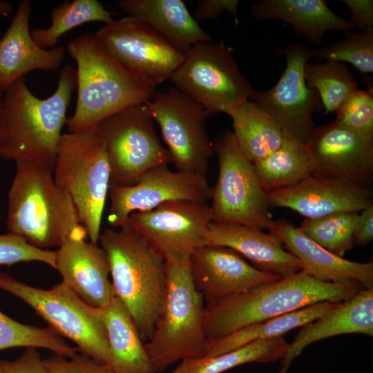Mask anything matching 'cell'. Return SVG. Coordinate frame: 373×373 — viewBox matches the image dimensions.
<instances>
[{
    "label": "cell",
    "mask_w": 373,
    "mask_h": 373,
    "mask_svg": "<svg viewBox=\"0 0 373 373\" xmlns=\"http://www.w3.org/2000/svg\"><path fill=\"white\" fill-rule=\"evenodd\" d=\"M77 86L76 69L64 66L56 90L36 97L20 78L4 91L0 121V158L25 160L52 172L66 112Z\"/></svg>",
    "instance_id": "obj_1"
},
{
    "label": "cell",
    "mask_w": 373,
    "mask_h": 373,
    "mask_svg": "<svg viewBox=\"0 0 373 373\" xmlns=\"http://www.w3.org/2000/svg\"><path fill=\"white\" fill-rule=\"evenodd\" d=\"M363 287L356 281L321 282L300 270L207 303L206 336L208 340L220 338L248 325L322 301L343 302Z\"/></svg>",
    "instance_id": "obj_2"
},
{
    "label": "cell",
    "mask_w": 373,
    "mask_h": 373,
    "mask_svg": "<svg viewBox=\"0 0 373 373\" xmlns=\"http://www.w3.org/2000/svg\"><path fill=\"white\" fill-rule=\"evenodd\" d=\"M66 50L77 66V102L66 120L68 133L93 128L128 106L149 102L156 93L157 86L128 71L94 34L69 40Z\"/></svg>",
    "instance_id": "obj_3"
},
{
    "label": "cell",
    "mask_w": 373,
    "mask_h": 373,
    "mask_svg": "<svg viewBox=\"0 0 373 373\" xmlns=\"http://www.w3.org/2000/svg\"><path fill=\"white\" fill-rule=\"evenodd\" d=\"M98 242L108 260L115 295L146 343L153 335L166 294V260L128 223L117 230L105 229Z\"/></svg>",
    "instance_id": "obj_4"
},
{
    "label": "cell",
    "mask_w": 373,
    "mask_h": 373,
    "mask_svg": "<svg viewBox=\"0 0 373 373\" xmlns=\"http://www.w3.org/2000/svg\"><path fill=\"white\" fill-rule=\"evenodd\" d=\"M16 170L8 193L6 227L32 246L59 247L70 236L86 230L70 198L57 184L52 172L25 160Z\"/></svg>",
    "instance_id": "obj_5"
},
{
    "label": "cell",
    "mask_w": 373,
    "mask_h": 373,
    "mask_svg": "<svg viewBox=\"0 0 373 373\" xmlns=\"http://www.w3.org/2000/svg\"><path fill=\"white\" fill-rule=\"evenodd\" d=\"M189 258H165L166 294L153 335L144 343L155 373L207 354L204 298L193 282Z\"/></svg>",
    "instance_id": "obj_6"
},
{
    "label": "cell",
    "mask_w": 373,
    "mask_h": 373,
    "mask_svg": "<svg viewBox=\"0 0 373 373\" xmlns=\"http://www.w3.org/2000/svg\"><path fill=\"white\" fill-rule=\"evenodd\" d=\"M52 173L57 184L70 198L90 241L97 243L110 189L111 167L95 128L62 134Z\"/></svg>",
    "instance_id": "obj_7"
},
{
    "label": "cell",
    "mask_w": 373,
    "mask_h": 373,
    "mask_svg": "<svg viewBox=\"0 0 373 373\" xmlns=\"http://www.w3.org/2000/svg\"><path fill=\"white\" fill-rule=\"evenodd\" d=\"M0 289L30 306L48 327L74 342L82 353L109 364L106 330L96 307L86 303L65 283L44 289L0 272Z\"/></svg>",
    "instance_id": "obj_8"
},
{
    "label": "cell",
    "mask_w": 373,
    "mask_h": 373,
    "mask_svg": "<svg viewBox=\"0 0 373 373\" xmlns=\"http://www.w3.org/2000/svg\"><path fill=\"white\" fill-rule=\"evenodd\" d=\"M169 79L207 115H229L255 91L229 49L211 41L193 45Z\"/></svg>",
    "instance_id": "obj_9"
},
{
    "label": "cell",
    "mask_w": 373,
    "mask_h": 373,
    "mask_svg": "<svg viewBox=\"0 0 373 373\" xmlns=\"http://www.w3.org/2000/svg\"><path fill=\"white\" fill-rule=\"evenodd\" d=\"M153 121L147 102L140 103L115 113L94 127L109 161L110 186L133 185L149 169L171 163Z\"/></svg>",
    "instance_id": "obj_10"
},
{
    "label": "cell",
    "mask_w": 373,
    "mask_h": 373,
    "mask_svg": "<svg viewBox=\"0 0 373 373\" xmlns=\"http://www.w3.org/2000/svg\"><path fill=\"white\" fill-rule=\"evenodd\" d=\"M213 147L219 171L211 187L212 222L267 229L273 220L269 192L261 184L253 162L240 149L232 131L223 132Z\"/></svg>",
    "instance_id": "obj_11"
},
{
    "label": "cell",
    "mask_w": 373,
    "mask_h": 373,
    "mask_svg": "<svg viewBox=\"0 0 373 373\" xmlns=\"http://www.w3.org/2000/svg\"><path fill=\"white\" fill-rule=\"evenodd\" d=\"M177 171L205 175L214 154L204 109L175 87L147 102Z\"/></svg>",
    "instance_id": "obj_12"
},
{
    "label": "cell",
    "mask_w": 373,
    "mask_h": 373,
    "mask_svg": "<svg viewBox=\"0 0 373 373\" xmlns=\"http://www.w3.org/2000/svg\"><path fill=\"white\" fill-rule=\"evenodd\" d=\"M314 52L300 44L289 43L281 50L286 65L278 82L269 90H255L251 97L276 121L284 135L306 144L316 128L313 115L323 108L318 93L307 86L304 75Z\"/></svg>",
    "instance_id": "obj_13"
},
{
    "label": "cell",
    "mask_w": 373,
    "mask_h": 373,
    "mask_svg": "<svg viewBox=\"0 0 373 373\" xmlns=\"http://www.w3.org/2000/svg\"><path fill=\"white\" fill-rule=\"evenodd\" d=\"M94 35L128 71L155 86L169 79L185 57L148 24L132 16L113 19Z\"/></svg>",
    "instance_id": "obj_14"
},
{
    "label": "cell",
    "mask_w": 373,
    "mask_h": 373,
    "mask_svg": "<svg viewBox=\"0 0 373 373\" xmlns=\"http://www.w3.org/2000/svg\"><path fill=\"white\" fill-rule=\"evenodd\" d=\"M212 221L207 202L172 200L150 211L134 212L126 223L164 258H188L204 245Z\"/></svg>",
    "instance_id": "obj_15"
},
{
    "label": "cell",
    "mask_w": 373,
    "mask_h": 373,
    "mask_svg": "<svg viewBox=\"0 0 373 373\" xmlns=\"http://www.w3.org/2000/svg\"><path fill=\"white\" fill-rule=\"evenodd\" d=\"M107 221L111 228L124 225L134 212L147 211L172 200L207 202L211 187L205 175L173 171L168 165L152 168L131 186H111Z\"/></svg>",
    "instance_id": "obj_16"
},
{
    "label": "cell",
    "mask_w": 373,
    "mask_h": 373,
    "mask_svg": "<svg viewBox=\"0 0 373 373\" xmlns=\"http://www.w3.org/2000/svg\"><path fill=\"white\" fill-rule=\"evenodd\" d=\"M307 145L312 157L313 175L371 187L373 138L334 120L316 127Z\"/></svg>",
    "instance_id": "obj_17"
},
{
    "label": "cell",
    "mask_w": 373,
    "mask_h": 373,
    "mask_svg": "<svg viewBox=\"0 0 373 373\" xmlns=\"http://www.w3.org/2000/svg\"><path fill=\"white\" fill-rule=\"evenodd\" d=\"M189 264L194 285L207 303L283 278L256 269L240 254L223 246L198 248L191 255Z\"/></svg>",
    "instance_id": "obj_18"
},
{
    "label": "cell",
    "mask_w": 373,
    "mask_h": 373,
    "mask_svg": "<svg viewBox=\"0 0 373 373\" xmlns=\"http://www.w3.org/2000/svg\"><path fill=\"white\" fill-rule=\"evenodd\" d=\"M271 207H285L306 218L338 212L359 213L373 204L371 187L312 174L291 186L269 193Z\"/></svg>",
    "instance_id": "obj_19"
},
{
    "label": "cell",
    "mask_w": 373,
    "mask_h": 373,
    "mask_svg": "<svg viewBox=\"0 0 373 373\" xmlns=\"http://www.w3.org/2000/svg\"><path fill=\"white\" fill-rule=\"evenodd\" d=\"M86 230L68 237L55 251V269L86 303L96 308L106 306L116 296L109 279L110 267L104 250L86 241Z\"/></svg>",
    "instance_id": "obj_20"
},
{
    "label": "cell",
    "mask_w": 373,
    "mask_h": 373,
    "mask_svg": "<svg viewBox=\"0 0 373 373\" xmlns=\"http://www.w3.org/2000/svg\"><path fill=\"white\" fill-rule=\"evenodd\" d=\"M31 13L30 1H21L0 39V86L4 91L31 71H55L65 59V46L46 49L35 41L30 29Z\"/></svg>",
    "instance_id": "obj_21"
},
{
    "label": "cell",
    "mask_w": 373,
    "mask_h": 373,
    "mask_svg": "<svg viewBox=\"0 0 373 373\" xmlns=\"http://www.w3.org/2000/svg\"><path fill=\"white\" fill-rule=\"evenodd\" d=\"M267 229L300 260L301 271L314 278L326 283L356 281L365 288L373 287L372 262H357L336 256L284 219L272 220Z\"/></svg>",
    "instance_id": "obj_22"
},
{
    "label": "cell",
    "mask_w": 373,
    "mask_h": 373,
    "mask_svg": "<svg viewBox=\"0 0 373 373\" xmlns=\"http://www.w3.org/2000/svg\"><path fill=\"white\" fill-rule=\"evenodd\" d=\"M204 245L231 248L250 260L256 269L282 277L302 269L300 260L285 249L279 237L257 227L211 222L206 233Z\"/></svg>",
    "instance_id": "obj_23"
},
{
    "label": "cell",
    "mask_w": 373,
    "mask_h": 373,
    "mask_svg": "<svg viewBox=\"0 0 373 373\" xmlns=\"http://www.w3.org/2000/svg\"><path fill=\"white\" fill-rule=\"evenodd\" d=\"M345 334L373 336V287L361 289L332 310L301 327L289 344L278 373H287L293 359L316 341Z\"/></svg>",
    "instance_id": "obj_24"
},
{
    "label": "cell",
    "mask_w": 373,
    "mask_h": 373,
    "mask_svg": "<svg viewBox=\"0 0 373 373\" xmlns=\"http://www.w3.org/2000/svg\"><path fill=\"white\" fill-rule=\"evenodd\" d=\"M118 5L184 54L198 43L211 41L182 0H120Z\"/></svg>",
    "instance_id": "obj_25"
},
{
    "label": "cell",
    "mask_w": 373,
    "mask_h": 373,
    "mask_svg": "<svg viewBox=\"0 0 373 373\" xmlns=\"http://www.w3.org/2000/svg\"><path fill=\"white\" fill-rule=\"evenodd\" d=\"M256 19H278L287 23L300 35L320 44L330 30L345 34L354 28L350 20L333 12L324 0H262L251 8Z\"/></svg>",
    "instance_id": "obj_26"
},
{
    "label": "cell",
    "mask_w": 373,
    "mask_h": 373,
    "mask_svg": "<svg viewBox=\"0 0 373 373\" xmlns=\"http://www.w3.org/2000/svg\"><path fill=\"white\" fill-rule=\"evenodd\" d=\"M108 336L110 363L115 373H155L144 343L125 305L115 296L96 308Z\"/></svg>",
    "instance_id": "obj_27"
},
{
    "label": "cell",
    "mask_w": 373,
    "mask_h": 373,
    "mask_svg": "<svg viewBox=\"0 0 373 373\" xmlns=\"http://www.w3.org/2000/svg\"><path fill=\"white\" fill-rule=\"evenodd\" d=\"M339 303H316L294 312L248 325L222 337L208 340L205 356H216L256 341L284 336L291 329L301 327L328 313Z\"/></svg>",
    "instance_id": "obj_28"
},
{
    "label": "cell",
    "mask_w": 373,
    "mask_h": 373,
    "mask_svg": "<svg viewBox=\"0 0 373 373\" xmlns=\"http://www.w3.org/2000/svg\"><path fill=\"white\" fill-rule=\"evenodd\" d=\"M236 141L253 163L271 155L281 145L284 134L276 121L256 103L247 101L228 115Z\"/></svg>",
    "instance_id": "obj_29"
},
{
    "label": "cell",
    "mask_w": 373,
    "mask_h": 373,
    "mask_svg": "<svg viewBox=\"0 0 373 373\" xmlns=\"http://www.w3.org/2000/svg\"><path fill=\"white\" fill-rule=\"evenodd\" d=\"M253 164L261 184L269 193L294 185L313 171L307 145L285 135L276 151Z\"/></svg>",
    "instance_id": "obj_30"
},
{
    "label": "cell",
    "mask_w": 373,
    "mask_h": 373,
    "mask_svg": "<svg viewBox=\"0 0 373 373\" xmlns=\"http://www.w3.org/2000/svg\"><path fill=\"white\" fill-rule=\"evenodd\" d=\"M289 347L284 336L258 340L216 356L181 361L172 373H222L247 363L283 359Z\"/></svg>",
    "instance_id": "obj_31"
},
{
    "label": "cell",
    "mask_w": 373,
    "mask_h": 373,
    "mask_svg": "<svg viewBox=\"0 0 373 373\" xmlns=\"http://www.w3.org/2000/svg\"><path fill=\"white\" fill-rule=\"evenodd\" d=\"M113 15L98 0L64 1L52 9L48 28H32L30 34L38 46L49 49L56 46L59 38L72 29L91 21L106 24L114 19Z\"/></svg>",
    "instance_id": "obj_32"
},
{
    "label": "cell",
    "mask_w": 373,
    "mask_h": 373,
    "mask_svg": "<svg viewBox=\"0 0 373 373\" xmlns=\"http://www.w3.org/2000/svg\"><path fill=\"white\" fill-rule=\"evenodd\" d=\"M306 84L319 95L325 113L336 112L347 97L357 88V82L347 65L337 61L306 63L304 68Z\"/></svg>",
    "instance_id": "obj_33"
},
{
    "label": "cell",
    "mask_w": 373,
    "mask_h": 373,
    "mask_svg": "<svg viewBox=\"0 0 373 373\" xmlns=\"http://www.w3.org/2000/svg\"><path fill=\"white\" fill-rule=\"evenodd\" d=\"M15 347H41L66 357L79 351L50 327L23 324L0 311V351Z\"/></svg>",
    "instance_id": "obj_34"
},
{
    "label": "cell",
    "mask_w": 373,
    "mask_h": 373,
    "mask_svg": "<svg viewBox=\"0 0 373 373\" xmlns=\"http://www.w3.org/2000/svg\"><path fill=\"white\" fill-rule=\"evenodd\" d=\"M358 215L356 212H338L305 218L298 228L320 246L342 257L354 246L353 231Z\"/></svg>",
    "instance_id": "obj_35"
},
{
    "label": "cell",
    "mask_w": 373,
    "mask_h": 373,
    "mask_svg": "<svg viewBox=\"0 0 373 373\" xmlns=\"http://www.w3.org/2000/svg\"><path fill=\"white\" fill-rule=\"evenodd\" d=\"M317 61L347 62L362 73L373 72V27L348 32L344 39L314 50Z\"/></svg>",
    "instance_id": "obj_36"
},
{
    "label": "cell",
    "mask_w": 373,
    "mask_h": 373,
    "mask_svg": "<svg viewBox=\"0 0 373 373\" xmlns=\"http://www.w3.org/2000/svg\"><path fill=\"white\" fill-rule=\"evenodd\" d=\"M336 121L369 138H373L372 89L354 90L336 111Z\"/></svg>",
    "instance_id": "obj_37"
},
{
    "label": "cell",
    "mask_w": 373,
    "mask_h": 373,
    "mask_svg": "<svg viewBox=\"0 0 373 373\" xmlns=\"http://www.w3.org/2000/svg\"><path fill=\"white\" fill-rule=\"evenodd\" d=\"M31 261L44 262L55 269V251L35 247L15 233H0V265Z\"/></svg>",
    "instance_id": "obj_38"
},
{
    "label": "cell",
    "mask_w": 373,
    "mask_h": 373,
    "mask_svg": "<svg viewBox=\"0 0 373 373\" xmlns=\"http://www.w3.org/2000/svg\"><path fill=\"white\" fill-rule=\"evenodd\" d=\"M43 360L48 373H115L109 364L101 363L82 352L70 357L52 353Z\"/></svg>",
    "instance_id": "obj_39"
},
{
    "label": "cell",
    "mask_w": 373,
    "mask_h": 373,
    "mask_svg": "<svg viewBox=\"0 0 373 373\" xmlns=\"http://www.w3.org/2000/svg\"><path fill=\"white\" fill-rule=\"evenodd\" d=\"M0 373H48L36 347H26L15 360L0 359Z\"/></svg>",
    "instance_id": "obj_40"
},
{
    "label": "cell",
    "mask_w": 373,
    "mask_h": 373,
    "mask_svg": "<svg viewBox=\"0 0 373 373\" xmlns=\"http://www.w3.org/2000/svg\"><path fill=\"white\" fill-rule=\"evenodd\" d=\"M238 0H201L198 2L194 14L197 22L202 20L215 19L224 12L233 15L238 21Z\"/></svg>",
    "instance_id": "obj_41"
},
{
    "label": "cell",
    "mask_w": 373,
    "mask_h": 373,
    "mask_svg": "<svg viewBox=\"0 0 373 373\" xmlns=\"http://www.w3.org/2000/svg\"><path fill=\"white\" fill-rule=\"evenodd\" d=\"M350 12V21L360 31L373 27L372 0H343Z\"/></svg>",
    "instance_id": "obj_42"
},
{
    "label": "cell",
    "mask_w": 373,
    "mask_h": 373,
    "mask_svg": "<svg viewBox=\"0 0 373 373\" xmlns=\"http://www.w3.org/2000/svg\"><path fill=\"white\" fill-rule=\"evenodd\" d=\"M373 239V204L358 213L353 231L354 245L365 246Z\"/></svg>",
    "instance_id": "obj_43"
},
{
    "label": "cell",
    "mask_w": 373,
    "mask_h": 373,
    "mask_svg": "<svg viewBox=\"0 0 373 373\" xmlns=\"http://www.w3.org/2000/svg\"><path fill=\"white\" fill-rule=\"evenodd\" d=\"M12 5L10 3L0 0V16H9L12 12Z\"/></svg>",
    "instance_id": "obj_44"
},
{
    "label": "cell",
    "mask_w": 373,
    "mask_h": 373,
    "mask_svg": "<svg viewBox=\"0 0 373 373\" xmlns=\"http://www.w3.org/2000/svg\"><path fill=\"white\" fill-rule=\"evenodd\" d=\"M3 94H4V90L0 86V121H1L2 102H3Z\"/></svg>",
    "instance_id": "obj_45"
}]
</instances>
